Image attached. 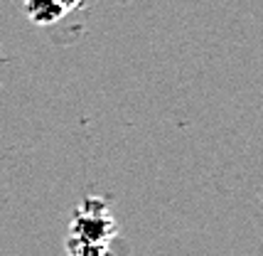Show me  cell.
Here are the masks:
<instances>
[{"instance_id": "cell-1", "label": "cell", "mask_w": 263, "mask_h": 256, "mask_svg": "<svg viewBox=\"0 0 263 256\" xmlns=\"http://www.w3.org/2000/svg\"><path fill=\"white\" fill-rule=\"evenodd\" d=\"M116 234H118V224L111 214L108 199L96 195L81 199L69 224V236L84 244H108Z\"/></svg>"}, {"instance_id": "cell-2", "label": "cell", "mask_w": 263, "mask_h": 256, "mask_svg": "<svg viewBox=\"0 0 263 256\" xmlns=\"http://www.w3.org/2000/svg\"><path fill=\"white\" fill-rule=\"evenodd\" d=\"M25 12L30 23L40 25V27H49L67 15L59 0H25Z\"/></svg>"}, {"instance_id": "cell-3", "label": "cell", "mask_w": 263, "mask_h": 256, "mask_svg": "<svg viewBox=\"0 0 263 256\" xmlns=\"http://www.w3.org/2000/svg\"><path fill=\"white\" fill-rule=\"evenodd\" d=\"M67 256H111L108 244H84L79 239H67Z\"/></svg>"}, {"instance_id": "cell-4", "label": "cell", "mask_w": 263, "mask_h": 256, "mask_svg": "<svg viewBox=\"0 0 263 256\" xmlns=\"http://www.w3.org/2000/svg\"><path fill=\"white\" fill-rule=\"evenodd\" d=\"M59 3H62V8H64V10H77V8H81V3H84V0H59Z\"/></svg>"}]
</instances>
